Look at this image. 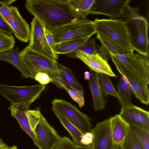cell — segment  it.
<instances>
[{"label":"cell","mask_w":149,"mask_h":149,"mask_svg":"<svg viewBox=\"0 0 149 149\" xmlns=\"http://www.w3.org/2000/svg\"><path fill=\"white\" fill-rule=\"evenodd\" d=\"M24 5L49 30L87 18L77 11L70 0H27Z\"/></svg>","instance_id":"obj_1"},{"label":"cell","mask_w":149,"mask_h":149,"mask_svg":"<svg viewBox=\"0 0 149 149\" xmlns=\"http://www.w3.org/2000/svg\"><path fill=\"white\" fill-rule=\"evenodd\" d=\"M129 3L123 11L120 19L124 23L130 47L139 54L149 55L148 23L140 14L138 6L133 8Z\"/></svg>","instance_id":"obj_2"},{"label":"cell","mask_w":149,"mask_h":149,"mask_svg":"<svg viewBox=\"0 0 149 149\" xmlns=\"http://www.w3.org/2000/svg\"><path fill=\"white\" fill-rule=\"evenodd\" d=\"M19 55L29 77L35 79L37 74L44 73L51 79L52 83L65 89V85L59 75L56 60L33 51L28 45L19 52Z\"/></svg>","instance_id":"obj_3"},{"label":"cell","mask_w":149,"mask_h":149,"mask_svg":"<svg viewBox=\"0 0 149 149\" xmlns=\"http://www.w3.org/2000/svg\"><path fill=\"white\" fill-rule=\"evenodd\" d=\"M54 45L64 42L87 37L96 33L93 21L87 18L53 28Z\"/></svg>","instance_id":"obj_4"},{"label":"cell","mask_w":149,"mask_h":149,"mask_svg":"<svg viewBox=\"0 0 149 149\" xmlns=\"http://www.w3.org/2000/svg\"><path fill=\"white\" fill-rule=\"evenodd\" d=\"M45 87V85L40 84L25 86L0 84V94L10 101L12 104L29 108L31 104L40 97Z\"/></svg>","instance_id":"obj_5"},{"label":"cell","mask_w":149,"mask_h":149,"mask_svg":"<svg viewBox=\"0 0 149 149\" xmlns=\"http://www.w3.org/2000/svg\"><path fill=\"white\" fill-rule=\"evenodd\" d=\"M93 22L96 33L104 35L125 47L131 48L124 23L120 19L96 18Z\"/></svg>","instance_id":"obj_6"},{"label":"cell","mask_w":149,"mask_h":149,"mask_svg":"<svg viewBox=\"0 0 149 149\" xmlns=\"http://www.w3.org/2000/svg\"><path fill=\"white\" fill-rule=\"evenodd\" d=\"M110 55L120 74L125 77L132 88L135 97L148 105L149 103V84L114 56Z\"/></svg>","instance_id":"obj_7"},{"label":"cell","mask_w":149,"mask_h":149,"mask_svg":"<svg viewBox=\"0 0 149 149\" xmlns=\"http://www.w3.org/2000/svg\"><path fill=\"white\" fill-rule=\"evenodd\" d=\"M31 29L29 47L38 53L56 61L58 55L54 52L46 38L45 27L41 22L34 17L30 24Z\"/></svg>","instance_id":"obj_8"},{"label":"cell","mask_w":149,"mask_h":149,"mask_svg":"<svg viewBox=\"0 0 149 149\" xmlns=\"http://www.w3.org/2000/svg\"><path fill=\"white\" fill-rule=\"evenodd\" d=\"M29 108L22 105L12 104L8 108L12 116L17 119L21 128L31 137L36 145L34 131L39 121L41 112L38 109L30 110Z\"/></svg>","instance_id":"obj_9"},{"label":"cell","mask_w":149,"mask_h":149,"mask_svg":"<svg viewBox=\"0 0 149 149\" xmlns=\"http://www.w3.org/2000/svg\"><path fill=\"white\" fill-rule=\"evenodd\" d=\"M52 104L84 134L91 132L92 125L89 117L80 112L75 106L70 102L56 98L52 101Z\"/></svg>","instance_id":"obj_10"},{"label":"cell","mask_w":149,"mask_h":149,"mask_svg":"<svg viewBox=\"0 0 149 149\" xmlns=\"http://www.w3.org/2000/svg\"><path fill=\"white\" fill-rule=\"evenodd\" d=\"M34 132L36 140V145L39 149H52L61 138L41 113Z\"/></svg>","instance_id":"obj_11"},{"label":"cell","mask_w":149,"mask_h":149,"mask_svg":"<svg viewBox=\"0 0 149 149\" xmlns=\"http://www.w3.org/2000/svg\"><path fill=\"white\" fill-rule=\"evenodd\" d=\"M131 0H95L88 14H102L110 18H120L123 11Z\"/></svg>","instance_id":"obj_12"},{"label":"cell","mask_w":149,"mask_h":149,"mask_svg":"<svg viewBox=\"0 0 149 149\" xmlns=\"http://www.w3.org/2000/svg\"><path fill=\"white\" fill-rule=\"evenodd\" d=\"M93 140L90 149H111L113 144L109 119L98 123L92 129Z\"/></svg>","instance_id":"obj_13"},{"label":"cell","mask_w":149,"mask_h":149,"mask_svg":"<svg viewBox=\"0 0 149 149\" xmlns=\"http://www.w3.org/2000/svg\"><path fill=\"white\" fill-rule=\"evenodd\" d=\"M66 55L70 58L80 59L91 69L97 73L116 76L108 63L98 55L87 54L79 50H74L66 54Z\"/></svg>","instance_id":"obj_14"},{"label":"cell","mask_w":149,"mask_h":149,"mask_svg":"<svg viewBox=\"0 0 149 149\" xmlns=\"http://www.w3.org/2000/svg\"><path fill=\"white\" fill-rule=\"evenodd\" d=\"M129 125H134L149 132V112L133 105L122 108L119 114Z\"/></svg>","instance_id":"obj_15"},{"label":"cell","mask_w":149,"mask_h":149,"mask_svg":"<svg viewBox=\"0 0 149 149\" xmlns=\"http://www.w3.org/2000/svg\"><path fill=\"white\" fill-rule=\"evenodd\" d=\"M12 11L13 20L8 24L15 37L19 40L27 42L29 40L30 29L28 24L20 14L17 7L10 6Z\"/></svg>","instance_id":"obj_16"},{"label":"cell","mask_w":149,"mask_h":149,"mask_svg":"<svg viewBox=\"0 0 149 149\" xmlns=\"http://www.w3.org/2000/svg\"><path fill=\"white\" fill-rule=\"evenodd\" d=\"M113 143L119 146L123 143L127 136L129 125L121 117L119 114L110 118Z\"/></svg>","instance_id":"obj_17"},{"label":"cell","mask_w":149,"mask_h":149,"mask_svg":"<svg viewBox=\"0 0 149 149\" xmlns=\"http://www.w3.org/2000/svg\"><path fill=\"white\" fill-rule=\"evenodd\" d=\"M91 76L88 86L93 99V106L95 111L105 108L107 100L103 96L98 79V73L90 69Z\"/></svg>","instance_id":"obj_18"},{"label":"cell","mask_w":149,"mask_h":149,"mask_svg":"<svg viewBox=\"0 0 149 149\" xmlns=\"http://www.w3.org/2000/svg\"><path fill=\"white\" fill-rule=\"evenodd\" d=\"M52 109L62 125L68 131L72 138L73 142L76 146H85L82 144L80 141L84 134L59 110L53 106Z\"/></svg>","instance_id":"obj_19"},{"label":"cell","mask_w":149,"mask_h":149,"mask_svg":"<svg viewBox=\"0 0 149 149\" xmlns=\"http://www.w3.org/2000/svg\"><path fill=\"white\" fill-rule=\"evenodd\" d=\"M117 89V99L122 108L133 105L131 100V96L133 94V89L127 79L120 74Z\"/></svg>","instance_id":"obj_20"},{"label":"cell","mask_w":149,"mask_h":149,"mask_svg":"<svg viewBox=\"0 0 149 149\" xmlns=\"http://www.w3.org/2000/svg\"><path fill=\"white\" fill-rule=\"evenodd\" d=\"M0 60L7 61L13 65L21 72L24 78L29 77V73L24 65L19 55V48L16 47L0 53Z\"/></svg>","instance_id":"obj_21"},{"label":"cell","mask_w":149,"mask_h":149,"mask_svg":"<svg viewBox=\"0 0 149 149\" xmlns=\"http://www.w3.org/2000/svg\"><path fill=\"white\" fill-rule=\"evenodd\" d=\"M56 65L60 77L65 85V88L70 86L75 90H83V87L78 82L72 71L70 69L57 62Z\"/></svg>","instance_id":"obj_22"},{"label":"cell","mask_w":149,"mask_h":149,"mask_svg":"<svg viewBox=\"0 0 149 149\" xmlns=\"http://www.w3.org/2000/svg\"><path fill=\"white\" fill-rule=\"evenodd\" d=\"M90 38L87 37L64 42L54 45L53 50L56 54H67L74 50Z\"/></svg>","instance_id":"obj_23"},{"label":"cell","mask_w":149,"mask_h":149,"mask_svg":"<svg viewBox=\"0 0 149 149\" xmlns=\"http://www.w3.org/2000/svg\"><path fill=\"white\" fill-rule=\"evenodd\" d=\"M129 129L136 143L142 149H149V132L134 125Z\"/></svg>","instance_id":"obj_24"},{"label":"cell","mask_w":149,"mask_h":149,"mask_svg":"<svg viewBox=\"0 0 149 149\" xmlns=\"http://www.w3.org/2000/svg\"><path fill=\"white\" fill-rule=\"evenodd\" d=\"M98 79L102 95L107 97L109 95L118 98V93L109 76L106 74L98 73Z\"/></svg>","instance_id":"obj_25"},{"label":"cell","mask_w":149,"mask_h":149,"mask_svg":"<svg viewBox=\"0 0 149 149\" xmlns=\"http://www.w3.org/2000/svg\"><path fill=\"white\" fill-rule=\"evenodd\" d=\"M95 0H70L71 3L77 11L83 17L86 18L88 12Z\"/></svg>","instance_id":"obj_26"},{"label":"cell","mask_w":149,"mask_h":149,"mask_svg":"<svg viewBox=\"0 0 149 149\" xmlns=\"http://www.w3.org/2000/svg\"><path fill=\"white\" fill-rule=\"evenodd\" d=\"M15 43L13 35H9L0 31V53L13 49Z\"/></svg>","instance_id":"obj_27"},{"label":"cell","mask_w":149,"mask_h":149,"mask_svg":"<svg viewBox=\"0 0 149 149\" xmlns=\"http://www.w3.org/2000/svg\"><path fill=\"white\" fill-rule=\"evenodd\" d=\"M75 50H79L85 53L97 55L95 38H89L85 43Z\"/></svg>","instance_id":"obj_28"},{"label":"cell","mask_w":149,"mask_h":149,"mask_svg":"<svg viewBox=\"0 0 149 149\" xmlns=\"http://www.w3.org/2000/svg\"><path fill=\"white\" fill-rule=\"evenodd\" d=\"M65 90L69 94L71 98L79 104L81 108L84 104V98L83 90H78L74 89L71 87L65 88Z\"/></svg>","instance_id":"obj_29"},{"label":"cell","mask_w":149,"mask_h":149,"mask_svg":"<svg viewBox=\"0 0 149 149\" xmlns=\"http://www.w3.org/2000/svg\"><path fill=\"white\" fill-rule=\"evenodd\" d=\"M120 147V149H142L133 137L129 128L125 141Z\"/></svg>","instance_id":"obj_30"},{"label":"cell","mask_w":149,"mask_h":149,"mask_svg":"<svg viewBox=\"0 0 149 149\" xmlns=\"http://www.w3.org/2000/svg\"><path fill=\"white\" fill-rule=\"evenodd\" d=\"M0 15L8 24L13 19V17L10 6L3 4L0 0Z\"/></svg>","instance_id":"obj_31"},{"label":"cell","mask_w":149,"mask_h":149,"mask_svg":"<svg viewBox=\"0 0 149 149\" xmlns=\"http://www.w3.org/2000/svg\"><path fill=\"white\" fill-rule=\"evenodd\" d=\"M76 146L69 138L63 136L61 137L52 149H75Z\"/></svg>","instance_id":"obj_32"},{"label":"cell","mask_w":149,"mask_h":149,"mask_svg":"<svg viewBox=\"0 0 149 149\" xmlns=\"http://www.w3.org/2000/svg\"><path fill=\"white\" fill-rule=\"evenodd\" d=\"M35 79L38 81L40 84L45 85L52 82V80L47 74L39 72L37 74L35 78Z\"/></svg>","instance_id":"obj_33"},{"label":"cell","mask_w":149,"mask_h":149,"mask_svg":"<svg viewBox=\"0 0 149 149\" xmlns=\"http://www.w3.org/2000/svg\"><path fill=\"white\" fill-rule=\"evenodd\" d=\"M0 31L10 36L13 33L11 28L0 15Z\"/></svg>","instance_id":"obj_34"},{"label":"cell","mask_w":149,"mask_h":149,"mask_svg":"<svg viewBox=\"0 0 149 149\" xmlns=\"http://www.w3.org/2000/svg\"><path fill=\"white\" fill-rule=\"evenodd\" d=\"M93 134L91 132L84 133L81 140V142L83 145L89 146L92 142Z\"/></svg>","instance_id":"obj_35"},{"label":"cell","mask_w":149,"mask_h":149,"mask_svg":"<svg viewBox=\"0 0 149 149\" xmlns=\"http://www.w3.org/2000/svg\"><path fill=\"white\" fill-rule=\"evenodd\" d=\"M45 31L47 40L49 46L53 50L54 46V37L53 34L50 31L48 30L45 28Z\"/></svg>","instance_id":"obj_36"},{"label":"cell","mask_w":149,"mask_h":149,"mask_svg":"<svg viewBox=\"0 0 149 149\" xmlns=\"http://www.w3.org/2000/svg\"><path fill=\"white\" fill-rule=\"evenodd\" d=\"M10 147L3 142V141L0 139V149H9Z\"/></svg>","instance_id":"obj_37"},{"label":"cell","mask_w":149,"mask_h":149,"mask_svg":"<svg viewBox=\"0 0 149 149\" xmlns=\"http://www.w3.org/2000/svg\"><path fill=\"white\" fill-rule=\"evenodd\" d=\"M1 2L3 4L10 6V5L16 0H0Z\"/></svg>","instance_id":"obj_38"},{"label":"cell","mask_w":149,"mask_h":149,"mask_svg":"<svg viewBox=\"0 0 149 149\" xmlns=\"http://www.w3.org/2000/svg\"><path fill=\"white\" fill-rule=\"evenodd\" d=\"M91 75V74L88 72H86L84 73L85 77L84 78L88 80H89L90 78V75Z\"/></svg>","instance_id":"obj_39"},{"label":"cell","mask_w":149,"mask_h":149,"mask_svg":"<svg viewBox=\"0 0 149 149\" xmlns=\"http://www.w3.org/2000/svg\"><path fill=\"white\" fill-rule=\"evenodd\" d=\"M75 149H90L89 146H77Z\"/></svg>","instance_id":"obj_40"},{"label":"cell","mask_w":149,"mask_h":149,"mask_svg":"<svg viewBox=\"0 0 149 149\" xmlns=\"http://www.w3.org/2000/svg\"><path fill=\"white\" fill-rule=\"evenodd\" d=\"M119 147L118 145L113 143L111 149H119Z\"/></svg>","instance_id":"obj_41"},{"label":"cell","mask_w":149,"mask_h":149,"mask_svg":"<svg viewBox=\"0 0 149 149\" xmlns=\"http://www.w3.org/2000/svg\"><path fill=\"white\" fill-rule=\"evenodd\" d=\"M9 149H18V148L17 146H13L10 147Z\"/></svg>","instance_id":"obj_42"}]
</instances>
